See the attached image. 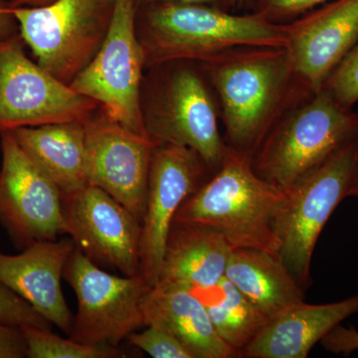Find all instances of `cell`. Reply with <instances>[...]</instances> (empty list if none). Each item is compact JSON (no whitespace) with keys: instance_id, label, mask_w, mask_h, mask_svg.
<instances>
[{"instance_id":"obj_10","label":"cell","mask_w":358,"mask_h":358,"mask_svg":"<svg viewBox=\"0 0 358 358\" xmlns=\"http://www.w3.org/2000/svg\"><path fill=\"white\" fill-rule=\"evenodd\" d=\"M355 141L288 189L289 202L280 227V259L305 291L312 281L310 265L320 233L334 209L346 199Z\"/></svg>"},{"instance_id":"obj_16","label":"cell","mask_w":358,"mask_h":358,"mask_svg":"<svg viewBox=\"0 0 358 358\" xmlns=\"http://www.w3.org/2000/svg\"><path fill=\"white\" fill-rule=\"evenodd\" d=\"M75 248L74 241L64 238L35 242L17 255L0 252V284L68 336L74 315L66 303L61 281Z\"/></svg>"},{"instance_id":"obj_29","label":"cell","mask_w":358,"mask_h":358,"mask_svg":"<svg viewBox=\"0 0 358 358\" xmlns=\"http://www.w3.org/2000/svg\"><path fill=\"white\" fill-rule=\"evenodd\" d=\"M27 357V346L20 327L0 322V358Z\"/></svg>"},{"instance_id":"obj_3","label":"cell","mask_w":358,"mask_h":358,"mask_svg":"<svg viewBox=\"0 0 358 358\" xmlns=\"http://www.w3.org/2000/svg\"><path fill=\"white\" fill-rule=\"evenodd\" d=\"M288 202V190L259 178L250 157L227 148L221 166L181 204L174 221L210 228L233 250H261L280 258Z\"/></svg>"},{"instance_id":"obj_34","label":"cell","mask_w":358,"mask_h":358,"mask_svg":"<svg viewBox=\"0 0 358 358\" xmlns=\"http://www.w3.org/2000/svg\"><path fill=\"white\" fill-rule=\"evenodd\" d=\"M250 0H228V8L229 10L238 13L243 8H249Z\"/></svg>"},{"instance_id":"obj_2","label":"cell","mask_w":358,"mask_h":358,"mask_svg":"<svg viewBox=\"0 0 358 358\" xmlns=\"http://www.w3.org/2000/svg\"><path fill=\"white\" fill-rule=\"evenodd\" d=\"M136 28L145 69L171 61L202 63L237 47L287 45L282 25L262 14L209 4L157 2L136 7Z\"/></svg>"},{"instance_id":"obj_9","label":"cell","mask_w":358,"mask_h":358,"mask_svg":"<svg viewBox=\"0 0 358 358\" xmlns=\"http://www.w3.org/2000/svg\"><path fill=\"white\" fill-rule=\"evenodd\" d=\"M16 37L0 44V133L88 121L99 105L25 55Z\"/></svg>"},{"instance_id":"obj_5","label":"cell","mask_w":358,"mask_h":358,"mask_svg":"<svg viewBox=\"0 0 358 358\" xmlns=\"http://www.w3.org/2000/svg\"><path fill=\"white\" fill-rule=\"evenodd\" d=\"M357 136L358 112L322 89L280 117L251 166L263 180L288 190Z\"/></svg>"},{"instance_id":"obj_17","label":"cell","mask_w":358,"mask_h":358,"mask_svg":"<svg viewBox=\"0 0 358 358\" xmlns=\"http://www.w3.org/2000/svg\"><path fill=\"white\" fill-rule=\"evenodd\" d=\"M232 251L216 231L174 221L154 288L194 293L215 286L225 277Z\"/></svg>"},{"instance_id":"obj_14","label":"cell","mask_w":358,"mask_h":358,"mask_svg":"<svg viewBox=\"0 0 358 358\" xmlns=\"http://www.w3.org/2000/svg\"><path fill=\"white\" fill-rule=\"evenodd\" d=\"M88 185L101 188L143 221L155 143L99 108L85 122Z\"/></svg>"},{"instance_id":"obj_13","label":"cell","mask_w":358,"mask_h":358,"mask_svg":"<svg viewBox=\"0 0 358 358\" xmlns=\"http://www.w3.org/2000/svg\"><path fill=\"white\" fill-rule=\"evenodd\" d=\"M67 234L96 265L140 274L141 223L121 202L96 186L63 195Z\"/></svg>"},{"instance_id":"obj_31","label":"cell","mask_w":358,"mask_h":358,"mask_svg":"<svg viewBox=\"0 0 358 358\" xmlns=\"http://www.w3.org/2000/svg\"><path fill=\"white\" fill-rule=\"evenodd\" d=\"M134 2H136V7L157 3V2H186V3L209 4V6L221 7V8L229 10L228 0H134Z\"/></svg>"},{"instance_id":"obj_8","label":"cell","mask_w":358,"mask_h":358,"mask_svg":"<svg viewBox=\"0 0 358 358\" xmlns=\"http://www.w3.org/2000/svg\"><path fill=\"white\" fill-rule=\"evenodd\" d=\"M63 278L77 298L70 338L85 345L117 348L143 326L141 303L150 289L141 275L106 272L76 247Z\"/></svg>"},{"instance_id":"obj_19","label":"cell","mask_w":358,"mask_h":358,"mask_svg":"<svg viewBox=\"0 0 358 358\" xmlns=\"http://www.w3.org/2000/svg\"><path fill=\"white\" fill-rule=\"evenodd\" d=\"M141 308L143 326L171 334L193 358L237 357L219 336L204 303L192 292L152 288L143 294Z\"/></svg>"},{"instance_id":"obj_15","label":"cell","mask_w":358,"mask_h":358,"mask_svg":"<svg viewBox=\"0 0 358 358\" xmlns=\"http://www.w3.org/2000/svg\"><path fill=\"white\" fill-rule=\"evenodd\" d=\"M282 25L296 80L313 95L358 41V0H331Z\"/></svg>"},{"instance_id":"obj_20","label":"cell","mask_w":358,"mask_h":358,"mask_svg":"<svg viewBox=\"0 0 358 358\" xmlns=\"http://www.w3.org/2000/svg\"><path fill=\"white\" fill-rule=\"evenodd\" d=\"M85 122H62L11 131L26 154L63 195L72 194L89 185Z\"/></svg>"},{"instance_id":"obj_23","label":"cell","mask_w":358,"mask_h":358,"mask_svg":"<svg viewBox=\"0 0 358 358\" xmlns=\"http://www.w3.org/2000/svg\"><path fill=\"white\" fill-rule=\"evenodd\" d=\"M29 358H114L122 357L117 348L85 345L63 338L51 329L32 326L20 327Z\"/></svg>"},{"instance_id":"obj_12","label":"cell","mask_w":358,"mask_h":358,"mask_svg":"<svg viewBox=\"0 0 358 358\" xmlns=\"http://www.w3.org/2000/svg\"><path fill=\"white\" fill-rule=\"evenodd\" d=\"M213 173L192 148L164 143L152 150L140 246V274L148 289L159 280L176 212Z\"/></svg>"},{"instance_id":"obj_1","label":"cell","mask_w":358,"mask_h":358,"mask_svg":"<svg viewBox=\"0 0 358 358\" xmlns=\"http://www.w3.org/2000/svg\"><path fill=\"white\" fill-rule=\"evenodd\" d=\"M200 64L217 100L226 145L250 159L280 117L313 95L301 88L286 47H237Z\"/></svg>"},{"instance_id":"obj_26","label":"cell","mask_w":358,"mask_h":358,"mask_svg":"<svg viewBox=\"0 0 358 358\" xmlns=\"http://www.w3.org/2000/svg\"><path fill=\"white\" fill-rule=\"evenodd\" d=\"M0 322L21 327L32 326L51 329V324L13 291L0 284Z\"/></svg>"},{"instance_id":"obj_7","label":"cell","mask_w":358,"mask_h":358,"mask_svg":"<svg viewBox=\"0 0 358 358\" xmlns=\"http://www.w3.org/2000/svg\"><path fill=\"white\" fill-rule=\"evenodd\" d=\"M136 13L134 0H115L102 46L70 86L95 101L115 122L148 138L141 112L145 54L136 32Z\"/></svg>"},{"instance_id":"obj_27","label":"cell","mask_w":358,"mask_h":358,"mask_svg":"<svg viewBox=\"0 0 358 358\" xmlns=\"http://www.w3.org/2000/svg\"><path fill=\"white\" fill-rule=\"evenodd\" d=\"M331 0H250L251 11L262 14L268 21L285 24Z\"/></svg>"},{"instance_id":"obj_32","label":"cell","mask_w":358,"mask_h":358,"mask_svg":"<svg viewBox=\"0 0 358 358\" xmlns=\"http://www.w3.org/2000/svg\"><path fill=\"white\" fill-rule=\"evenodd\" d=\"M346 197H358V136L355 141V159Z\"/></svg>"},{"instance_id":"obj_24","label":"cell","mask_w":358,"mask_h":358,"mask_svg":"<svg viewBox=\"0 0 358 358\" xmlns=\"http://www.w3.org/2000/svg\"><path fill=\"white\" fill-rule=\"evenodd\" d=\"M322 89L346 108L358 103V41L331 73Z\"/></svg>"},{"instance_id":"obj_11","label":"cell","mask_w":358,"mask_h":358,"mask_svg":"<svg viewBox=\"0 0 358 358\" xmlns=\"http://www.w3.org/2000/svg\"><path fill=\"white\" fill-rule=\"evenodd\" d=\"M0 136V224L22 248L67 234L62 192L26 154L13 131Z\"/></svg>"},{"instance_id":"obj_30","label":"cell","mask_w":358,"mask_h":358,"mask_svg":"<svg viewBox=\"0 0 358 358\" xmlns=\"http://www.w3.org/2000/svg\"><path fill=\"white\" fill-rule=\"evenodd\" d=\"M17 21L6 0H0V44L20 37Z\"/></svg>"},{"instance_id":"obj_22","label":"cell","mask_w":358,"mask_h":358,"mask_svg":"<svg viewBox=\"0 0 358 358\" xmlns=\"http://www.w3.org/2000/svg\"><path fill=\"white\" fill-rule=\"evenodd\" d=\"M193 294L204 303L219 336L237 357L270 322L226 277Z\"/></svg>"},{"instance_id":"obj_33","label":"cell","mask_w":358,"mask_h":358,"mask_svg":"<svg viewBox=\"0 0 358 358\" xmlns=\"http://www.w3.org/2000/svg\"><path fill=\"white\" fill-rule=\"evenodd\" d=\"M54 0H8L10 6L14 7H34L46 6Z\"/></svg>"},{"instance_id":"obj_28","label":"cell","mask_w":358,"mask_h":358,"mask_svg":"<svg viewBox=\"0 0 358 358\" xmlns=\"http://www.w3.org/2000/svg\"><path fill=\"white\" fill-rule=\"evenodd\" d=\"M320 345L334 355H352L358 350V331L339 324L322 339Z\"/></svg>"},{"instance_id":"obj_6","label":"cell","mask_w":358,"mask_h":358,"mask_svg":"<svg viewBox=\"0 0 358 358\" xmlns=\"http://www.w3.org/2000/svg\"><path fill=\"white\" fill-rule=\"evenodd\" d=\"M115 7V0H54L11 11L37 64L70 85L102 46Z\"/></svg>"},{"instance_id":"obj_25","label":"cell","mask_w":358,"mask_h":358,"mask_svg":"<svg viewBox=\"0 0 358 358\" xmlns=\"http://www.w3.org/2000/svg\"><path fill=\"white\" fill-rule=\"evenodd\" d=\"M128 339L131 345L154 358H193L178 338L155 327L148 326L141 333L134 331Z\"/></svg>"},{"instance_id":"obj_4","label":"cell","mask_w":358,"mask_h":358,"mask_svg":"<svg viewBox=\"0 0 358 358\" xmlns=\"http://www.w3.org/2000/svg\"><path fill=\"white\" fill-rule=\"evenodd\" d=\"M141 112L155 145L192 148L215 173L227 152L217 100L199 62L171 61L148 68Z\"/></svg>"},{"instance_id":"obj_21","label":"cell","mask_w":358,"mask_h":358,"mask_svg":"<svg viewBox=\"0 0 358 358\" xmlns=\"http://www.w3.org/2000/svg\"><path fill=\"white\" fill-rule=\"evenodd\" d=\"M225 277L268 320L305 301V289L281 259L261 250H233Z\"/></svg>"},{"instance_id":"obj_18","label":"cell","mask_w":358,"mask_h":358,"mask_svg":"<svg viewBox=\"0 0 358 358\" xmlns=\"http://www.w3.org/2000/svg\"><path fill=\"white\" fill-rule=\"evenodd\" d=\"M358 313V294L336 303L303 301L271 320L241 352L247 358H306L313 346Z\"/></svg>"}]
</instances>
